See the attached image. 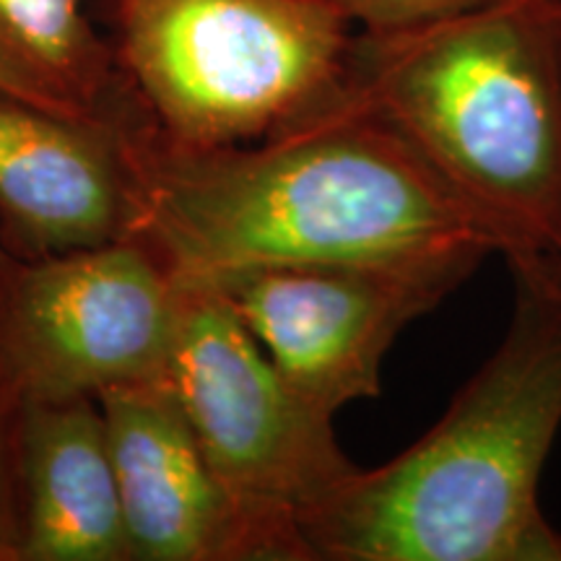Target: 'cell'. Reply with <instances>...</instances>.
I'll return each instance as SVG.
<instances>
[{
    "instance_id": "cell-1",
    "label": "cell",
    "mask_w": 561,
    "mask_h": 561,
    "mask_svg": "<svg viewBox=\"0 0 561 561\" xmlns=\"http://www.w3.org/2000/svg\"><path fill=\"white\" fill-rule=\"evenodd\" d=\"M133 240L174 278L261 265L483 263L491 234L351 91L244 146L180 149L144 104L125 125Z\"/></svg>"
},
{
    "instance_id": "cell-2",
    "label": "cell",
    "mask_w": 561,
    "mask_h": 561,
    "mask_svg": "<svg viewBox=\"0 0 561 561\" xmlns=\"http://www.w3.org/2000/svg\"><path fill=\"white\" fill-rule=\"evenodd\" d=\"M500 346L409 450L356 466L301 520L312 561H561L541 479L561 432V261H507Z\"/></svg>"
},
{
    "instance_id": "cell-3",
    "label": "cell",
    "mask_w": 561,
    "mask_h": 561,
    "mask_svg": "<svg viewBox=\"0 0 561 561\" xmlns=\"http://www.w3.org/2000/svg\"><path fill=\"white\" fill-rule=\"evenodd\" d=\"M346 83L491 234L561 257V0L354 32Z\"/></svg>"
},
{
    "instance_id": "cell-4",
    "label": "cell",
    "mask_w": 561,
    "mask_h": 561,
    "mask_svg": "<svg viewBox=\"0 0 561 561\" xmlns=\"http://www.w3.org/2000/svg\"><path fill=\"white\" fill-rule=\"evenodd\" d=\"M351 42L333 0H117V66L180 149L286 128L343 81Z\"/></svg>"
},
{
    "instance_id": "cell-5",
    "label": "cell",
    "mask_w": 561,
    "mask_h": 561,
    "mask_svg": "<svg viewBox=\"0 0 561 561\" xmlns=\"http://www.w3.org/2000/svg\"><path fill=\"white\" fill-rule=\"evenodd\" d=\"M167 382L203 455L244 507L301 530L354 462L335 416L301 401L210 280L178 278Z\"/></svg>"
},
{
    "instance_id": "cell-6",
    "label": "cell",
    "mask_w": 561,
    "mask_h": 561,
    "mask_svg": "<svg viewBox=\"0 0 561 561\" xmlns=\"http://www.w3.org/2000/svg\"><path fill=\"white\" fill-rule=\"evenodd\" d=\"M180 284L140 240L19 261L0 291V354L24 401L167 380Z\"/></svg>"
},
{
    "instance_id": "cell-7",
    "label": "cell",
    "mask_w": 561,
    "mask_h": 561,
    "mask_svg": "<svg viewBox=\"0 0 561 561\" xmlns=\"http://www.w3.org/2000/svg\"><path fill=\"white\" fill-rule=\"evenodd\" d=\"M479 263L261 265L210 280L301 401L328 416L380 396L382 362L405 328Z\"/></svg>"
},
{
    "instance_id": "cell-8",
    "label": "cell",
    "mask_w": 561,
    "mask_h": 561,
    "mask_svg": "<svg viewBox=\"0 0 561 561\" xmlns=\"http://www.w3.org/2000/svg\"><path fill=\"white\" fill-rule=\"evenodd\" d=\"M130 561H312L294 525L244 507L214 473L167 380L102 392Z\"/></svg>"
},
{
    "instance_id": "cell-9",
    "label": "cell",
    "mask_w": 561,
    "mask_h": 561,
    "mask_svg": "<svg viewBox=\"0 0 561 561\" xmlns=\"http://www.w3.org/2000/svg\"><path fill=\"white\" fill-rule=\"evenodd\" d=\"M136 89L94 117L0 96V240L19 261L133 237L125 125Z\"/></svg>"
},
{
    "instance_id": "cell-10",
    "label": "cell",
    "mask_w": 561,
    "mask_h": 561,
    "mask_svg": "<svg viewBox=\"0 0 561 561\" xmlns=\"http://www.w3.org/2000/svg\"><path fill=\"white\" fill-rule=\"evenodd\" d=\"M19 561H130L96 398L24 401Z\"/></svg>"
},
{
    "instance_id": "cell-11",
    "label": "cell",
    "mask_w": 561,
    "mask_h": 561,
    "mask_svg": "<svg viewBox=\"0 0 561 561\" xmlns=\"http://www.w3.org/2000/svg\"><path fill=\"white\" fill-rule=\"evenodd\" d=\"M0 58L70 117L102 115L130 87L81 0H0Z\"/></svg>"
},
{
    "instance_id": "cell-12",
    "label": "cell",
    "mask_w": 561,
    "mask_h": 561,
    "mask_svg": "<svg viewBox=\"0 0 561 561\" xmlns=\"http://www.w3.org/2000/svg\"><path fill=\"white\" fill-rule=\"evenodd\" d=\"M24 398L0 354V561H19L21 549V479L19 437Z\"/></svg>"
},
{
    "instance_id": "cell-13",
    "label": "cell",
    "mask_w": 561,
    "mask_h": 561,
    "mask_svg": "<svg viewBox=\"0 0 561 561\" xmlns=\"http://www.w3.org/2000/svg\"><path fill=\"white\" fill-rule=\"evenodd\" d=\"M356 30L388 32L481 9L494 0H333Z\"/></svg>"
},
{
    "instance_id": "cell-14",
    "label": "cell",
    "mask_w": 561,
    "mask_h": 561,
    "mask_svg": "<svg viewBox=\"0 0 561 561\" xmlns=\"http://www.w3.org/2000/svg\"><path fill=\"white\" fill-rule=\"evenodd\" d=\"M0 96H3V100L32 104V107H39V110L60 112L50 102V96H47L45 91L34 87V83L26 79V76L21 73L19 68H13L5 58H0ZM60 115H62V112H60Z\"/></svg>"
},
{
    "instance_id": "cell-15",
    "label": "cell",
    "mask_w": 561,
    "mask_h": 561,
    "mask_svg": "<svg viewBox=\"0 0 561 561\" xmlns=\"http://www.w3.org/2000/svg\"><path fill=\"white\" fill-rule=\"evenodd\" d=\"M16 263H19V257L13 255L9 248H5L3 240H0V291H3L5 284H9V278H11L13 268H16Z\"/></svg>"
},
{
    "instance_id": "cell-16",
    "label": "cell",
    "mask_w": 561,
    "mask_h": 561,
    "mask_svg": "<svg viewBox=\"0 0 561 561\" xmlns=\"http://www.w3.org/2000/svg\"><path fill=\"white\" fill-rule=\"evenodd\" d=\"M559 261H561V257H559Z\"/></svg>"
}]
</instances>
